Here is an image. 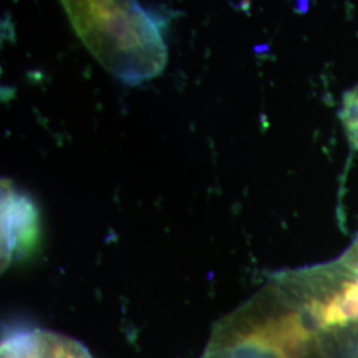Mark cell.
<instances>
[{
	"label": "cell",
	"instance_id": "obj_1",
	"mask_svg": "<svg viewBox=\"0 0 358 358\" xmlns=\"http://www.w3.org/2000/svg\"><path fill=\"white\" fill-rule=\"evenodd\" d=\"M267 282L313 358H358V269L340 257L273 273Z\"/></svg>",
	"mask_w": 358,
	"mask_h": 358
},
{
	"label": "cell",
	"instance_id": "obj_2",
	"mask_svg": "<svg viewBox=\"0 0 358 358\" xmlns=\"http://www.w3.org/2000/svg\"><path fill=\"white\" fill-rule=\"evenodd\" d=\"M77 35L103 68L128 85L159 76L167 47L158 20L137 0H60Z\"/></svg>",
	"mask_w": 358,
	"mask_h": 358
},
{
	"label": "cell",
	"instance_id": "obj_3",
	"mask_svg": "<svg viewBox=\"0 0 358 358\" xmlns=\"http://www.w3.org/2000/svg\"><path fill=\"white\" fill-rule=\"evenodd\" d=\"M0 358H93L88 349L62 333L27 329L7 336Z\"/></svg>",
	"mask_w": 358,
	"mask_h": 358
},
{
	"label": "cell",
	"instance_id": "obj_4",
	"mask_svg": "<svg viewBox=\"0 0 358 358\" xmlns=\"http://www.w3.org/2000/svg\"><path fill=\"white\" fill-rule=\"evenodd\" d=\"M340 120L345 129L348 141L358 152V84L346 92L340 110Z\"/></svg>",
	"mask_w": 358,
	"mask_h": 358
},
{
	"label": "cell",
	"instance_id": "obj_5",
	"mask_svg": "<svg viewBox=\"0 0 358 358\" xmlns=\"http://www.w3.org/2000/svg\"><path fill=\"white\" fill-rule=\"evenodd\" d=\"M201 358H268L254 348L241 344H227L208 340Z\"/></svg>",
	"mask_w": 358,
	"mask_h": 358
},
{
	"label": "cell",
	"instance_id": "obj_6",
	"mask_svg": "<svg viewBox=\"0 0 358 358\" xmlns=\"http://www.w3.org/2000/svg\"><path fill=\"white\" fill-rule=\"evenodd\" d=\"M348 266L358 269V234L355 241L346 248L345 251L338 256Z\"/></svg>",
	"mask_w": 358,
	"mask_h": 358
}]
</instances>
